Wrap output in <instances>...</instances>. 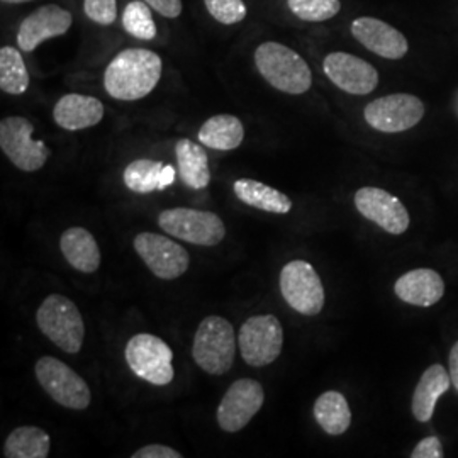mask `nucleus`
Returning <instances> with one entry per match:
<instances>
[{
  "label": "nucleus",
  "instance_id": "24",
  "mask_svg": "<svg viewBox=\"0 0 458 458\" xmlns=\"http://www.w3.org/2000/svg\"><path fill=\"white\" fill-rule=\"evenodd\" d=\"M175 157L182 181L187 187L202 191L209 185V158L204 148L189 138H182L175 145Z\"/></svg>",
  "mask_w": 458,
  "mask_h": 458
},
{
  "label": "nucleus",
  "instance_id": "31",
  "mask_svg": "<svg viewBox=\"0 0 458 458\" xmlns=\"http://www.w3.org/2000/svg\"><path fill=\"white\" fill-rule=\"evenodd\" d=\"M204 4L211 17L225 26L238 24L248 14L243 0H204Z\"/></svg>",
  "mask_w": 458,
  "mask_h": 458
},
{
  "label": "nucleus",
  "instance_id": "3",
  "mask_svg": "<svg viewBox=\"0 0 458 458\" xmlns=\"http://www.w3.org/2000/svg\"><path fill=\"white\" fill-rule=\"evenodd\" d=\"M36 323L49 342L65 353H79L85 338V325L73 301L62 294H51L36 312Z\"/></svg>",
  "mask_w": 458,
  "mask_h": 458
},
{
  "label": "nucleus",
  "instance_id": "27",
  "mask_svg": "<svg viewBox=\"0 0 458 458\" xmlns=\"http://www.w3.org/2000/svg\"><path fill=\"white\" fill-rule=\"evenodd\" d=\"M4 455L7 458H47L49 437L38 426H19L5 440Z\"/></svg>",
  "mask_w": 458,
  "mask_h": 458
},
{
  "label": "nucleus",
  "instance_id": "5",
  "mask_svg": "<svg viewBox=\"0 0 458 458\" xmlns=\"http://www.w3.org/2000/svg\"><path fill=\"white\" fill-rule=\"evenodd\" d=\"M34 374L45 393L60 406L73 411H85L90 406L89 384L64 361L43 357L36 363Z\"/></svg>",
  "mask_w": 458,
  "mask_h": 458
},
{
  "label": "nucleus",
  "instance_id": "18",
  "mask_svg": "<svg viewBox=\"0 0 458 458\" xmlns=\"http://www.w3.org/2000/svg\"><path fill=\"white\" fill-rule=\"evenodd\" d=\"M394 293L406 304L429 308L442 301L445 282L442 276L431 268H416L397 278Z\"/></svg>",
  "mask_w": 458,
  "mask_h": 458
},
{
  "label": "nucleus",
  "instance_id": "21",
  "mask_svg": "<svg viewBox=\"0 0 458 458\" xmlns=\"http://www.w3.org/2000/svg\"><path fill=\"white\" fill-rule=\"evenodd\" d=\"M175 168L155 160H134L124 168V183L134 194H151L165 191L175 182Z\"/></svg>",
  "mask_w": 458,
  "mask_h": 458
},
{
  "label": "nucleus",
  "instance_id": "17",
  "mask_svg": "<svg viewBox=\"0 0 458 458\" xmlns=\"http://www.w3.org/2000/svg\"><path fill=\"white\" fill-rule=\"evenodd\" d=\"M350 30L365 48L387 60H401L410 49L404 34L376 17H357Z\"/></svg>",
  "mask_w": 458,
  "mask_h": 458
},
{
  "label": "nucleus",
  "instance_id": "26",
  "mask_svg": "<svg viewBox=\"0 0 458 458\" xmlns=\"http://www.w3.org/2000/svg\"><path fill=\"white\" fill-rule=\"evenodd\" d=\"M314 418L327 435L340 437L352 425V411L344 394L327 391L314 403Z\"/></svg>",
  "mask_w": 458,
  "mask_h": 458
},
{
  "label": "nucleus",
  "instance_id": "16",
  "mask_svg": "<svg viewBox=\"0 0 458 458\" xmlns=\"http://www.w3.org/2000/svg\"><path fill=\"white\" fill-rule=\"evenodd\" d=\"M73 24V16L70 11L56 4H47L38 7L28 17L22 19L17 30V45L21 51L31 53L48 41L70 31Z\"/></svg>",
  "mask_w": 458,
  "mask_h": 458
},
{
  "label": "nucleus",
  "instance_id": "32",
  "mask_svg": "<svg viewBox=\"0 0 458 458\" xmlns=\"http://www.w3.org/2000/svg\"><path fill=\"white\" fill-rule=\"evenodd\" d=\"M83 13L100 26H111L117 19V0H83Z\"/></svg>",
  "mask_w": 458,
  "mask_h": 458
},
{
  "label": "nucleus",
  "instance_id": "1",
  "mask_svg": "<svg viewBox=\"0 0 458 458\" xmlns=\"http://www.w3.org/2000/svg\"><path fill=\"white\" fill-rule=\"evenodd\" d=\"M160 55L147 48L117 53L104 72V89L117 100H140L155 90L162 79Z\"/></svg>",
  "mask_w": 458,
  "mask_h": 458
},
{
  "label": "nucleus",
  "instance_id": "14",
  "mask_svg": "<svg viewBox=\"0 0 458 458\" xmlns=\"http://www.w3.org/2000/svg\"><path fill=\"white\" fill-rule=\"evenodd\" d=\"M323 70L331 82L352 96H369L378 85L374 65L344 51L329 53L323 62Z\"/></svg>",
  "mask_w": 458,
  "mask_h": 458
},
{
  "label": "nucleus",
  "instance_id": "29",
  "mask_svg": "<svg viewBox=\"0 0 458 458\" xmlns=\"http://www.w3.org/2000/svg\"><path fill=\"white\" fill-rule=\"evenodd\" d=\"M123 28L132 38L143 41H151L158 34L151 14V7L143 0H134L124 7Z\"/></svg>",
  "mask_w": 458,
  "mask_h": 458
},
{
  "label": "nucleus",
  "instance_id": "13",
  "mask_svg": "<svg viewBox=\"0 0 458 458\" xmlns=\"http://www.w3.org/2000/svg\"><path fill=\"white\" fill-rule=\"evenodd\" d=\"M265 391L255 378H240L229 386L217 408V423L226 433H238L262 410Z\"/></svg>",
  "mask_w": 458,
  "mask_h": 458
},
{
  "label": "nucleus",
  "instance_id": "4",
  "mask_svg": "<svg viewBox=\"0 0 458 458\" xmlns=\"http://www.w3.org/2000/svg\"><path fill=\"white\" fill-rule=\"evenodd\" d=\"M234 355L236 335L228 319L221 316L202 319L192 344V357L197 365L211 376H223L233 367Z\"/></svg>",
  "mask_w": 458,
  "mask_h": 458
},
{
  "label": "nucleus",
  "instance_id": "37",
  "mask_svg": "<svg viewBox=\"0 0 458 458\" xmlns=\"http://www.w3.org/2000/svg\"><path fill=\"white\" fill-rule=\"evenodd\" d=\"M4 4H26V2H33V0H2Z\"/></svg>",
  "mask_w": 458,
  "mask_h": 458
},
{
  "label": "nucleus",
  "instance_id": "6",
  "mask_svg": "<svg viewBox=\"0 0 458 458\" xmlns=\"http://www.w3.org/2000/svg\"><path fill=\"white\" fill-rule=\"evenodd\" d=\"M158 225L166 234L197 246L219 245L226 236L225 221L217 214L191 208L166 209L158 216Z\"/></svg>",
  "mask_w": 458,
  "mask_h": 458
},
{
  "label": "nucleus",
  "instance_id": "8",
  "mask_svg": "<svg viewBox=\"0 0 458 458\" xmlns=\"http://www.w3.org/2000/svg\"><path fill=\"white\" fill-rule=\"evenodd\" d=\"M124 357L132 374L153 386H166L175 377L172 367L174 353L158 336L148 333L134 335L126 344Z\"/></svg>",
  "mask_w": 458,
  "mask_h": 458
},
{
  "label": "nucleus",
  "instance_id": "23",
  "mask_svg": "<svg viewBox=\"0 0 458 458\" xmlns=\"http://www.w3.org/2000/svg\"><path fill=\"white\" fill-rule=\"evenodd\" d=\"M197 140L200 145L211 149L231 151L243 143L245 128L236 115H213L200 126Z\"/></svg>",
  "mask_w": 458,
  "mask_h": 458
},
{
  "label": "nucleus",
  "instance_id": "35",
  "mask_svg": "<svg viewBox=\"0 0 458 458\" xmlns=\"http://www.w3.org/2000/svg\"><path fill=\"white\" fill-rule=\"evenodd\" d=\"M148 5L157 11L160 16L168 19H177L182 14V0H143Z\"/></svg>",
  "mask_w": 458,
  "mask_h": 458
},
{
  "label": "nucleus",
  "instance_id": "28",
  "mask_svg": "<svg viewBox=\"0 0 458 458\" xmlns=\"http://www.w3.org/2000/svg\"><path fill=\"white\" fill-rule=\"evenodd\" d=\"M0 89L9 96H22L30 89V72L14 47L0 49Z\"/></svg>",
  "mask_w": 458,
  "mask_h": 458
},
{
  "label": "nucleus",
  "instance_id": "25",
  "mask_svg": "<svg viewBox=\"0 0 458 458\" xmlns=\"http://www.w3.org/2000/svg\"><path fill=\"white\" fill-rule=\"evenodd\" d=\"M233 191L246 206L265 213L287 214L293 209V200L289 197L262 182L240 179L233 183Z\"/></svg>",
  "mask_w": 458,
  "mask_h": 458
},
{
  "label": "nucleus",
  "instance_id": "22",
  "mask_svg": "<svg viewBox=\"0 0 458 458\" xmlns=\"http://www.w3.org/2000/svg\"><path fill=\"white\" fill-rule=\"evenodd\" d=\"M62 253L75 270L82 274H94L100 267V250L94 234L87 229H66L60 238Z\"/></svg>",
  "mask_w": 458,
  "mask_h": 458
},
{
  "label": "nucleus",
  "instance_id": "12",
  "mask_svg": "<svg viewBox=\"0 0 458 458\" xmlns=\"http://www.w3.org/2000/svg\"><path fill=\"white\" fill-rule=\"evenodd\" d=\"M134 250L140 259L147 263L153 276L164 280H174L189 270L191 257L183 246L175 243L168 236L155 233L136 234Z\"/></svg>",
  "mask_w": 458,
  "mask_h": 458
},
{
  "label": "nucleus",
  "instance_id": "30",
  "mask_svg": "<svg viewBox=\"0 0 458 458\" xmlns=\"http://www.w3.org/2000/svg\"><path fill=\"white\" fill-rule=\"evenodd\" d=\"M291 13L306 22H325L342 11L340 0H287Z\"/></svg>",
  "mask_w": 458,
  "mask_h": 458
},
{
  "label": "nucleus",
  "instance_id": "33",
  "mask_svg": "<svg viewBox=\"0 0 458 458\" xmlns=\"http://www.w3.org/2000/svg\"><path fill=\"white\" fill-rule=\"evenodd\" d=\"M412 458H442V442L437 437H428L416 445V448L411 454Z\"/></svg>",
  "mask_w": 458,
  "mask_h": 458
},
{
  "label": "nucleus",
  "instance_id": "7",
  "mask_svg": "<svg viewBox=\"0 0 458 458\" xmlns=\"http://www.w3.org/2000/svg\"><path fill=\"white\" fill-rule=\"evenodd\" d=\"M33 123L22 115H9L0 123V148L22 172L41 170L51 155L43 141L33 140Z\"/></svg>",
  "mask_w": 458,
  "mask_h": 458
},
{
  "label": "nucleus",
  "instance_id": "15",
  "mask_svg": "<svg viewBox=\"0 0 458 458\" xmlns=\"http://www.w3.org/2000/svg\"><path fill=\"white\" fill-rule=\"evenodd\" d=\"M355 208L369 221L389 234H403L410 228L408 209L397 197L377 187H361L355 194Z\"/></svg>",
  "mask_w": 458,
  "mask_h": 458
},
{
  "label": "nucleus",
  "instance_id": "19",
  "mask_svg": "<svg viewBox=\"0 0 458 458\" xmlns=\"http://www.w3.org/2000/svg\"><path fill=\"white\" fill-rule=\"evenodd\" d=\"M104 117V104L96 98L82 94H66L55 104L53 119L66 131L94 128Z\"/></svg>",
  "mask_w": 458,
  "mask_h": 458
},
{
  "label": "nucleus",
  "instance_id": "10",
  "mask_svg": "<svg viewBox=\"0 0 458 458\" xmlns=\"http://www.w3.org/2000/svg\"><path fill=\"white\" fill-rule=\"evenodd\" d=\"M238 344L250 367H267L282 353L284 329L274 314L251 316L240 329Z\"/></svg>",
  "mask_w": 458,
  "mask_h": 458
},
{
  "label": "nucleus",
  "instance_id": "9",
  "mask_svg": "<svg viewBox=\"0 0 458 458\" xmlns=\"http://www.w3.org/2000/svg\"><path fill=\"white\" fill-rule=\"evenodd\" d=\"M280 293L302 316H318L325 308V287L311 263L293 260L280 272Z\"/></svg>",
  "mask_w": 458,
  "mask_h": 458
},
{
  "label": "nucleus",
  "instance_id": "34",
  "mask_svg": "<svg viewBox=\"0 0 458 458\" xmlns=\"http://www.w3.org/2000/svg\"><path fill=\"white\" fill-rule=\"evenodd\" d=\"M132 458H182V454L165 445H147L134 452Z\"/></svg>",
  "mask_w": 458,
  "mask_h": 458
},
{
  "label": "nucleus",
  "instance_id": "2",
  "mask_svg": "<svg viewBox=\"0 0 458 458\" xmlns=\"http://www.w3.org/2000/svg\"><path fill=\"white\" fill-rule=\"evenodd\" d=\"M253 60L263 79L284 94L301 96L311 89V68L297 51L282 43L265 41L255 49Z\"/></svg>",
  "mask_w": 458,
  "mask_h": 458
},
{
  "label": "nucleus",
  "instance_id": "11",
  "mask_svg": "<svg viewBox=\"0 0 458 458\" xmlns=\"http://www.w3.org/2000/svg\"><path fill=\"white\" fill-rule=\"evenodd\" d=\"M363 117L377 131H408L425 117V104L411 94H393L367 104Z\"/></svg>",
  "mask_w": 458,
  "mask_h": 458
},
{
  "label": "nucleus",
  "instance_id": "20",
  "mask_svg": "<svg viewBox=\"0 0 458 458\" xmlns=\"http://www.w3.org/2000/svg\"><path fill=\"white\" fill-rule=\"evenodd\" d=\"M450 372L443 369V365L435 363L426 369L412 395V414L420 423L431 421L438 399L450 389Z\"/></svg>",
  "mask_w": 458,
  "mask_h": 458
},
{
  "label": "nucleus",
  "instance_id": "36",
  "mask_svg": "<svg viewBox=\"0 0 458 458\" xmlns=\"http://www.w3.org/2000/svg\"><path fill=\"white\" fill-rule=\"evenodd\" d=\"M448 363H450L448 372H450V378H452V386L455 387V391L458 393V342L452 346Z\"/></svg>",
  "mask_w": 458,
  "mask_h": 458
}]
</instances>
